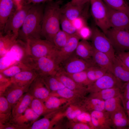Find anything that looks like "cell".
Masks as SVG:
<instances>
[{"mask_svg": "<svg viewBox=\"0 0 129 129\" xmlns=\"http://www.w3.org/2000/svg\"><path fill=\"white\" fill-rule=\"evenodd\" d=\"M44 10L43 5L32 4L19 31L18 39L26 42L29 39L41 38Z\"/></svg>", "mask_w": 129, "mask_h": 129, "instance_id": "cell-1", "label": "cell"}, {"mask_svg": "<svg viewBox=\"0 0 129 129\" xmlns=\"http://www.w3.org/2000/svg\"><path fill=\"white\" fill-rule=\"evenodd\" d=\"M48 2L44 8L41 36L45 39L53 43L55 35L60 30L61 2L60 0Z\"/></svg>", "mask_w": 129, "mask_h": 129, "instance_id": "cell-2", "label": "cell"}, {"mask_svg": "<svg viewBox=\"0 0 129 129\" xmlns=\"http://www.w3.org/2000/svg\"><path fill=\"white\" fill-rule=\"evenodd\" d=\"M41 77L55 75L60 69L54 57L33 58L29 55L22 62Z\"/></svg>", "mask_w": 129, "mask_h": 129, "instance_id": "cell-3", "label": "cell"}, {"mask_svg": "<svg viewBox=\"0 0 129 129\" xmlns=\"http://www.w3.org/2000/svg\"><path fill=\"white\" fill-rule=\"evenodd\" d=\"M26 42L28 55L34 58L54 57L59 49L53 43L46 39L32 38L28 39Z\"/></svg>", "mask_w": 129, "mask_h": 129, "instance_id": "cell-4", "label": "cell"}, {"mask_svg": "<svg viewBox=\"0 0 129 129\" xmlns=\"http://www.w3.org/2000/svg\"><path fill=\"white\" fill-rule=\"evenodd\" d=\"M92 16L96 25L105 34L110 28L107 5L103 0H89Z\"/></svg>", "mask_w": 129, "mask_h": 129, "instance_id": "cell-5", "label": "cell"}, {"mask_svg": "<svg viewBox=\"0 0 129 129\" xmlns=\"http://www.w3.org/2000/svg\"><path fill=\"white\" fill-rule=\"evenodd\" d=\"M32 4H25L22 7L13 12L7 21L3 33H11L18 37L19 31L22 26L26 17Z\"/></svg>", "mask_w": 129, "mask_h": 129, "instance_id": "cell-6", "label": "cell"}, {"mask_svg": "<svg viewBox=\"0 0 129 129\" xmlns=\"http://www.w3.org/2000/svg\"><path fill=\"white\" fill-rule=\"evenodd\" d=\"M91 29L92 33L91 39L93 48L107 54L113 62L116 55L110 40L106 35L96 27H93Z\"/></svg>", "mask_w": 129, "mask_h": 129, "instance_id": "cell-7", "label": "cell"}, {"mask_svg": "<svg viewBox=\"0 0 129 129\" xmlns=\"http://www.w3.org/2000/svg\"><path fill=\"white\" fill-rule=\"evenodd\" d=\"M92 59L86 60L82 59L75 52L63 62L60 65V68L65 73L72 74L86 70L90 67L95 65Z\"/></svg>", "mask_w": 129, "mask_h": 129, "instance_id": "cell-8", "label": "cell"}, {"mask_svg": "<svg viewBox=\"0 0 129 129\" xmlns=\"http://www.w3.org/2000/svg\"><path fill=\"white\" fill-rule=\"evenodd\" d=\"M117 52L129 51V31L110 28L105 34Z\"/></svg>", "mask_w": 129, "mask_h": 129, "instance_id": "cell-9", "label": "cell"}, {"mask_svg": "<svg viewBox=\"0 0 129 129\" xmlns=\"http://www.w3.org/2000/svg\"><path fill=\"white\" fill-rule=\"evenodd\" d=\"M123 83L117 79L112 73L107 72L104 75L87 87L90 93L112 88L121 89Z\"/></svg>", "mask_w": 129, "mask_h": 129, "instance_id": "cell-10", "label": "cell"}, {"mask_svg": "<svg viewBox=\"0 0 129 129\" xmlns=\"http://www.w3.org/2000/svg\"><path fill=\"white\" fill-rule=\"evenodd\" d=\"M107 6L108 21L110 28L129 31V16L123 11Z\"/></svg>", "mask_w": 129, "mask_h": 129, "instance_id": "cell-11", "label": "cell"}, {"mask_svg": "<svg viewBox=\"0 0 129 129\" xmlns=\"http://www.w3.org/2000/svg\"><path fill=\"white\" fill-rule=\"evenodd\" d=\"M77 34L70 35L65 45L56 52L54 58L57 64L59 66L60 64L69 58L75 52L81 39Z\"/></svg>", "mask_w": 129, "mask_h": 129, "instance_id": "cell-12", "label": "cell"}, {"mask_svg": "<svg viewBox=\"0 0 129 129\" xmlns=\"http://www.w3.org/2000/svg\"><path fill=\"white\" fill-rule=\"evenodd\" d=\"M27 92L34 98L40 99L44 102L49 97L50 93L39 76L30 84Z\"/></svg>", "mask_w": 129, "mask_h": 129, "instance_id": "cell-13", "label": "cell"}, {"mask_svg": "<svg viewBox=\"0 0 129 129\" xmlns=\"http://www.w3.org/2000/svg\"><path fill=\"white\" fill-rule=\"evenodd\" d=\"M90 113L94 129H113L110 114L106 111H93Z\"/></svg>", "mask_w": 129, "mask_h": 129, "instance_id": "cell-14", "label": "cell"}, {"mask_svg": "<svg viewBox=\"0 0 129 129\" xmlns=\"http://www.w3.org/2000/svg\"><path fill=\"white\" fill-rule=\"evenodd\" d=\"M30 85L21 86L11 82L2 96L5 97L12 107L23 95L27 92Z\"/></svg>", "mask_w": 129, "mask_h": 129, "instance_id": "cell-15", "label": "cell"}, {"mask_svg": "<svg viewBox=\"0 0 129 129\" xmlns=\"http://www.w3.org/2000/svg\"><path fill=\"white\" fill-rule=\"evenodd\" d=\"M89 0L77 5L72 4L70 2L61 7L62 14L70 20L72 21L83 14L85 10V5Z\"/></svg>", "mask_w": 129, "mask_h": 129, "instance_id": "cell-16", "label": "cell"}, {"mask_svg": "<svg viewBox=\"0 0 129 129\" xmlns=\"http://www.w3.org/2000/svg\"><path fill=\"white\" fill-rule=\"evenodd\" d=\"M38 76L34 71L29 69L22 71L10 79L12 83L24 86L30 85Z\"/></svg>", "mask_w": 129, "mask_h": 129, "instance_id": "cell-17", "label": "cell"}, {"mask_svg": "<svg viewBox=\"0 0 129 129\" xmlns=\"http://www.w3.org/2000/svg\"><path fill=\"white\" fill-rule=\"evenodd\" d=\"M33 98L28 92L24 94L12 107L10 120L18 117L23 113L29 107Z\"/></svg>", "mask_w": 129, "mask_h": 129, "instance_id": "cell-18", "label": "cell"}, {"mask_svg": "<svg viewBox=\"0 0 129 129\" xmlns=\"http://www.w3.org/2000/svg\"><path fill=\"white\" fill-rule=\"evenodd\" d=\"M110 115L113 129H128L129 125V120L124 107L121 108Z\"/></svg>", "mask_w": 129, "mask_h": 129, "instance_id": "cell-19", "label": "cell"}, {"mask_svg": "<svg viewBox=\"0 0 129 129\" xmlns=\"http://www.w3.org/2000/svg\"><path fill=\"white\" fill-rule=\"evenodd\" d=\"M55 75L65 87L85 94L88 92L87 87L76 83L60 69Z\"/></svg>", "mask_w": 129, "mask_h": 129, "instance_id": "cell-20", "label": "cell"}, {"mask_svg": "<svg viewBox=\"0 0 129 129\" xmlns=\"http://www.w3.org/2000/svg\"><path fill=\"white\" fill-rule=\"evenodd\" d=\"M40 116L28 107L22 114L11 119L9 122L14 123L28 129L32 124Z\"/></svg>", "mask_w": 129, "mask_h": 129, "instance_id": "cell-21", "label": "cell"}, {"mask_svg": "<svg viewBox=\"0 0 129 129\" xmlns=\"http://www.w3.org/2000/svg\"><path fill=\"white\" fill-rule=\"evenodd\" d=\"M12 0H0V30L2 32L8 19L16 10Z\"/></svg>", "mask_w": 129, "mask_h": 129, "instance_id": "cell-22", "label": "cell"}, {"mask_svg": "<svg viewBox=\"0 0 129 129\" xmlns=\"http://www.w3.org/2000/svg\"><path fill=\"white\" fill-rule=\"evenodd\" d=\"M94 49L91 58L93 63L108 72L113 73V63L110 58L105 54Z\"/></svg>", "mask_w": 129, "mask_h": 129, "instance_id": "cell-23", "label": "cell"}, {"mask_svg": "<svg viewBox=\"0 0 129 129\" xmlns=\"http://www.w3.org/2000/svg\"><path fill=\"white\" fill-rule=\"evenodd\" d=\"M112 63L114 75L123 83L129 81V69L116 55Z\"/></svg>", "mask_w": 129, "mask_h": 129, "instance_id": "cell-24", "label": "cell"}, {"mask_svg": "<svg viewBox=\"0 0 129 129\" xmlns=\"http://www.w3.org/2000/svg\"><path fill=\"white\" fill-rule=\"evenodd\" d=\"M9 52L13 55L16 61L21 62L29 55L27 42L17 38Z\"/></svg>", "mask_w": 129, "mask_h": 129, "instance_id": "cell-25", "label": "cell"}, {"mask_svg": "<svg viewBox=\"0 0 129 129\" xmlns=\"http://www.w3.org/2000/svg\"><path fill=\"white\" fill-rule=\"evenodd\" d=\"M17 38V37L12 33L4 34L0 32V58L9 52Z\"/></svg>", "mask_w": 129, "mask_h": 129, "instance_id": "cell-26", "label": "cell"}, {"mask_svg": "<svg viewBox=\"0 0 129 129\" xmlns=\"http://www.w3.org/2000/svg\"><path fill=\"white\" fill-rule=\"evenodd\" d=\"M81 107L85 111L89 113L93 111H104V101L89 97L83 99Z\"/></svg>", "mask_w": 129, "mask_h": 129, "instance_id": "cell-27", "label": "cell"}, {"mask_svg": "<svg viewBox=\"0 0 129 129\" xmlns=\"http://www.w3.org/2000/svg\"><path fill=\"white\" fill-rule=\"evenodd\" d=\"M94 48L87 40L82 39L79 42L75 53L79 57L86 60L91 59Z\"/></svg>", "mask_w": 129, "mask_h": 129, "instance_id": "cell-28", "label": "cell"}, {"mask_svg": "<svg viewBox=\"0 0 129 129\" xmlns=\"http://www.w3.org/2000/svg\"><path fill=\"white\" fill-rule=\"evenodd\" d=\"M12 107L5 97L0 96V124L8 122L11 116Z\"/></svg>", "mask_w": 129, "mask_h": 129, "instance_id": "cell-29", "label": "cell"}, {"mask_svg": "<svg viewBox=\"0 0 129 129\" xmlns=\"http://www.w3.org/2000/svg\"><path fill=\"white\" fill-rule=\"evenodd\" d=\"M121 89L114 88L100 90L95 92L90 93L89 97L105 101L108 99L120 95Z\"/></svg>", "mask_w": 129, "mask_h": 129, "instance_id": "cell-30", "label": "cell"}, {"mask_svg": "<svg viewBox=\"0 0 129 129\" xmlns=\"http://www.w3.org/2000/svg\"><path fill=\"white\" fill-rule=\"evenodd\" d=\"M41 77L50 92L56 91L65 87L55 75Z\"/></svg>", "mask_w": 129, "mask_h": 129, "instance_id": "cell-31", "label": "cell"}, {"mask_svg": "<svg viewBox=\"0 0 129 129\" xmlns=\"http://www.w3.org/2000/svg\"><path fill=\"white\" fill-rule=\"evenodd\" d=\"M29 68L23 63L16 61L8 67L0 71L5 76L11 78L23 70Z\"/></svg>", "mask_w": 129, "mask_h": 129, "instance_id": "cell-32", "label": "cell"}, {"mask_svg": "<svg viewBox=\"0 0 129 129\" xmlns=\"http://www.w3.org/2000/svg\"><path fill=\"white\" fill-rule=\"evenodd\" d=\"M86 71L88 78L91 84L108 72L96 65L90 67Z\"/></svg>", "mask_w": 129, "mask_h": 129, "instance_id": "cell-33", "label": "cell"}, {"mask_svg": "<svg viewBox=\"0 0 129 129\" xmlns=\"http://www.w3.org/2000/svg\"><path fill=\"white\" fill-rule=\"evenodd\" d=\"M104 105L105 111L110 114L124 107L120 95L105 101Z\"/></svg>", "mask_w": 129, "mask_h": 129, "instance_id": "cell-34", "label": "cell"}, {"mask_svg": "<svg viewBox=\"0 0 129 129\" xmlns=\"http://www.w3.org/2000/svg\"><path fill=\"white\" fill-rule=\"evenodd\" d=\"M109 7L123 11L129 17V5L126 0H103Z\"/></svg>", "mask_w": 129, "mask_h": 129, "instance_id": "cell-35", "label": "cell"}, {"mask_svg": "<svg viewBox=\"0 0 129 129\" xmlns=\"http://www.w3.org/2000/svg\"><path fill=\"white\" fill-rule=\"evenodd\" d=\"M44 102L40 99L34 98L29 107L40 116L44 114L49 113V112L47 109Z\"/></svg>", "mask_w": 129, "mask_h": 129, "instance_id": "cell-36", "label": "cell"}, {"mask_svg": "<svg viewBox=\"0 0 129 129\" xmlns=\"http://www.w3.org/2000/svg\"><path fill=\"white\" fill-rule=\"evenodd\" d=\"M70 36L60 29L55 35L53 39V43L58 49H60L66 44Z\"/></svg>", "mask_w": 129, "mask_h": 129, "instance_id": "cell-37", "label": "cell"}, {"mask_svg": "<svg viewBox=\"0 0 129 129\" xmlns=\"http://www.w3.org/2000/svg\"><path fill=\"white\" fill-rule=\"evenodd\" d=\"M65 73L79 84L87 87L91 84L88 78L86 70L72 74Z\"/></svg>", "mask_w": 129, "mask_h": 129, "instance_id": "cell-38", "label": "cell"}, {"mask_svg": "<svg viewBox=\"0 0 129 129\" xmlns=\"http://www.w3.org/2000/svg\"><path fill=\"white\" fill-rule=\"evenodd\" d=\"M54 124L51 120H50L46 116L36 121L28 129H50L52 128Z\"/></svg>", "mask_w": 129, "mask_h": 129, "instance_id": "cell-39", "label": "cell"}, {"mask_svg": "<svg viewBox=\"0 0 129 129\" xmlns=\"http://www.w3.org/2000/svg\"><path fill=\"white\" fill-rule=\"evenodd\" d=\"M62 30L70 35L76 33L77 31L74 27L71 21L62 14L60 20Z\"/></svg>", "mask_w": 129, "mask_h": 129, "instance_id": "cell-40", "label": "cell"}, {"mask_svg": "<svg viewBox=\"0 0 129 129\" xmlns=\"http://www.w3.org/2000/svg\"><path fill=\"white\" fill-rule=\"evenodd\" d=\"M62 99L56 96L49 97L44 102L45 106L49 113L51 112L59 107L62 103Z\"/></svg>", "mask_w": 129, "mask_h": 129, "instance_id": "cell-41", "label": "cell"}, {"mask_svg": "<svg viewBox=\"0 0 129 129\" xmlns=\"http://www.w3.org/2000/svg\"><path fill=\"white\" fill-rule=\"evenodd\" d=\"M77 92L65 87L56 91L50 92L49 97L59 96L66 99H71L75 97Z\"/></svg>", "mask_w": 129, "mask_h": 129, "instance_id": "cell-42", "label": "cell"}, {"mask_svg": "<svg viewBox=\"0 0 129 129\" xmlns=\"http://www.w3.org/2000/svg\"><path fill=\"white\" fill-rule=\"evenodd\" d=\"M120 96L124 107L129 100V81L124 83L121 89Z\"/></svg>", "mask_w": 129, "mask_h": 129, "instance_id": "cell-43", "label": "cell"}, {"mask_svg": "<svg viewBox=\"0 0 129 129\" xmlns=\"http://www.w3.org/2000/svg\"><path fill=\"white\" fill-rule=\"evenodd\" d=\"M92 33V29L86 25L77 31L76 34L82 39L87 40L91 38Z\"/></svg>", "mask_w": 129, "mask_h": 129, "instance_id": "cell-44", "label": "cell"}, {"mask_svg": "<svg viewBox=\"0 0 129 129\" xmlns=\"http://www.w3.org/2000/svg\"><path fill=\"white\" fill-rule=\"evenodd\" d=\"M76 119L80 122L90 125L94 129L91 122V116L89 113L83 111L77 117Z\"/></svg>", "mask_w": 129, "mask_h": 129, "instance_id": "cell-45", "label": "cell"}, {"mask_svg": "<svg viewBox=\"0 0 129 129\" xmlns=\"http://www.w3.org/2000/svg\"><path fill=\"white\" fill-rule=\"evenodd\" d=\"M84 111L81 107L80 108L75 109H74L72 107H70L67 109L66 115L69 118L74 119L76 118L78 115Z\"/></svg>", "mask_w": 129, "mask_h": 129, "instance_id": "cell-46", "label": "cell"}, {"mask_svg": "<svg viewBox=\"0 0 129 129\" xmlns=\"http://www.w3.org/2000/svg\"><path fill=\"white\" fill-rule=\"evenodd\" d=\"M72 24L77 31L87 25L85 18L83 16H80L71 21Z\"/></svg>", "mask_w": 129, "mask_h": 129, "instance_id": "cell-47", "label": "cell"}, {"mask_svg": "<svg viewBox=\"0 0 129 129\" xmlns=\"http://www.w3.org/2000/svg\"><path fill=\"white\" fill-rule=\"evenodd\" d=\"M116 55L129 69V51L117 52Z\"/></svg>", "mask_w": 129, "mask_h": 129, "instance_id": "cell-48", "label": "cell"}, {"mask_svg": "<svg viewBox=\"0 0 129 129\" xmlns=\"http://www.w3.org/2000/svg\"><path fill=\"white\" fill-rule=\"evenodd\" d=\"M0 129H25L23 126L16 124L8 122L5 124H0Z\"/></svg>", "mask_w": 129, "mask_h": 129, "instance_id": "cell-49", "label": "cell"}, {"mask_svg": "<svg viewBox=\"0 0 129 129\" xmlns=\"http://www.w3.org/2000/svg\"><path fill=\"white\" fill-rule=\"evenodd\" d=\"M74 129H93L89 125L82 122L77 123L74 124L72 127Z\"/></svg>", "mask_w": 129, "mask_h": 129, "instance_id": "cell-50", "label": "cell"}, {"mask_svg": "<svg viewBox=\"0 0 129 129\" xmlns=\"http://www.w3.org/2000/svg\"><path fill=\"white\" fill-rule=\"evenodd\" d=\"M11 81L0 82V96H2L8 86L11 84Z\"/></svg>", "mask_w": 129, "mask_h": 129, "instance_id": "cell-51", "label": "cell"}, {"mask_svg": "<svg viewBox=\"0 0 129 129\" xmlns=\"http://www.w3.org/2000/svg\"><path fill=\"white\" fill-rule=\"evenodd\" d=\"M54 0H25V4H33L43 3L46 2L54 1Z\"/></svg>", "mask_w": 129, "mask_h": 129, "instance_id": "cell-52", "label": "cell"}, {"mask_svg": "<svg viewBox=\"0 0 129 129\" xmlns=\"http://www.w3.org/2000/svg\"><path fill=\"white\" fill-rule=\"evenodd\" d=\"M16 10L21 9L25 4V0H12Z\"/></svg>", "mask_w": 129, "mask_h": 129, "instance_id": "cell-53", "label": "cell"}, {"mask_svg": "<svg viewBox=\"0 0 129 129\" xmlns=\"http://www.w3.org/2000/svg\"><path fill=\"white\" fill-rule=\"evenodd\" d=\"M87 0H71V3L73 5H77L81 4Z\"/></svg>", "mask_w": 129, "mask_h": 129, "instance_id": "cell-54", "label": "cell"}, {"mask_svg": "<svg viewBox=\"0 0 129 129\" xmlns=\"http://www.w3.org/2000/svg\"><path fill=\"white\" fill-rule=\"evenodd\" d=\"M124 108L126 113L129 112V100L126 102Z\"/></svg>", "mask_w": 129, "mask_h": 129, "instance_id": "cell-55", "label": "cell"}, {"mask_svg": "<svg viewBox=\"0 0 129 129\" xmlns=\"http://www.w3.org/2000/svg\"><path fill=\"white\" fill-rule=\"evenodd\" d=\"M129 120V112L127 113Z\"/></svg>", "mask_w": 129, "mask_h": 129, "instance_id": "cell-56", "label": "cell"}, {"mask_svg": "<svg viewBox=\"0 0 129 129\" xmlns=\"http://www.w3.org/2000/svg\"><path fill=\"white\" fill-rule=\"evenodd\" d=\"M128 129H129V126L128 128Z\"/></svg>", "mask_w": 129, "mask_h": 129, "instance_id": "cell-57", "label": "cell"}]
</instances>
